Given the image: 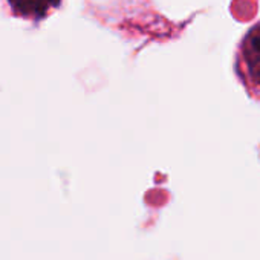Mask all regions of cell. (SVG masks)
Returning a JSON list of instances; mask_svg holds the SVG:
<instances>
[{
	"mask_svg": "<svg viewBox=\"0 0 260 260\" xmlns=\"http://www.w3.org/2000/svg\"><path fill=\"white\" fill-rule=\"evenodd\" d=\"M234 69L248 95L260 101V20L240 40L236 51Z\"/></svg>",
	"mask_w": 260,
	"mask_h": 260,
	"instance_id": "1",
	"label": "cell"
},
{
	"mask_svg": "<svg viewBox=\"0 0 260 260\" xmlns=\"http://www.w3.org/2000/svg\"><path fill=\"white\" fill-rule=\"evenodd\" d=\"M58 0H10L14 11L28 17H42L48 8L55 5Z\"/></svg>",
	"mask_w": 260,
	"mask_h": 260,
	"instance_id": "2",
	"label": "cell"
}]
</instances>
